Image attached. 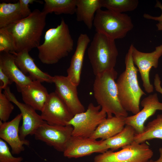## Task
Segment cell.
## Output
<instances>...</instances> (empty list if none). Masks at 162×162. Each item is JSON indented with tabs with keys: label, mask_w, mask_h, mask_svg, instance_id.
I'll list each match as a JSON object with an SVG mask.
<instances>
[{
	"label": "cell",
	"mask_w": 162,
	"mask_h": 162,
	"mask_svg": "<svg viewBox=\"0 0 162 162\" xmlns=\"http://www.w3.org/2000/svg\"><path fill=\"white\" fill-rule=\"evenodd\" d=\"M46 15L35 9L28 16L5 28L13 38L15 52H29L40 45Z\"/></svg>",
	"instance_id": "1"
},
{
	"label": "cell",
	"mask_w": 162,
	"mask_h": 162,
	"mask_svg": "<svg viewBox=\"0 0 162 162\" xmlns=\"http://www.w3.org/2000/svg\"><path fill=\"white\" fill-rule=\"evenodd\" d=\"M44 38L43 43L37 48L39 59L44 64H56L73 49L74 40L63 18L57 26L46 32Z\"/></svg>",
	"instance_id": "2"
},
{
	"label": "cell",
	"mask_w": 162,
	"mask_h": 162,
	"mask_svg": "<svg viewBox=\"0 0 162 162\" xmlns=\"http://www.w3.org/2000/svg\"><path fill=\"white\" fill-rule=\"evenodd\" d=\"M124 62L125 70L119 75L116 82L118 96L123 108L134 115L140 111V99L146 94L138 82V70L133 60L132 44L126 55Z\"/></svg>",
	"instance_id": "3"
},
{
	"label": "cell",
	"mask_w": 162,
	"mask_h": 162,
	"mask_svg": "<svg viewBox=\"0 0 162 162\" xmlns=\"http://www.w3.org/2000/svg\"><path fill=\"white\" fill-rule=\"evenodd\" d=\"M117 73L115 69L95 76L93 85L94 95L98 105L106 112L107 117H126L128 113L119 100L116 82Z\"/></svg>",
	"instance_id": "4"
},
{
	"label": "cell",
	"mask_w": 162,
	"mask_h": 162,
	"mask_svg": "<svg viewBox=\"0 0 162 162\" xmlns=\"http://www.w3.org/2000/svg\"><path fill=\"white\" fill-rule=\"evenodd\" d=\"M115 40L100 33L94 34L88 55L95 76L114 68L118 55Z\"/></svg>",
	"instance_id": "5"
},
{
	"label": "cell",
	"mask_w": 162,
	"mask_h": 162,
	"mask_svg": "<svg viewBox=\"0 0 162 162\" xmlns=\"http://www.w3.org/2000/svg\"><path fill=\"white\" fill-rule=\"evenodd\" d=\"M93 26L96 32L114 40L125 37L134 26L128 15L101 9L96 12Z\"/></svg>",
	"instance_id": "6"
},
{
	"label": "cell",
	"mask_w": 162,
	"mask_h": 162,
	"mask_svg": "<svg viewBox=\"0 0 162 162\" xmlns=\"http://www.w3.org/2000/svg\"><path fill=\"white\" fill-rule=\"evenodd\" d=\"M122 148L117 152L110 150L100 153L94 157V162H147L153 155L152 150L145 142H134Z\"/></svg>",
	"instance_id": "7"
},
{
	"label": "cell",
	"mask_w": 162,
	"mask_h": 162,
	"mask_svg": "<svg viewBox=\"0 0 162 162\" xmlns=\"http://www.w3.org/2000/svg\"><path fill=\"white\" fill-rule=\"evenodd\" d=\"M106 116V112L100 106L91 103L86 111L75 115L67 125L73 127L72 136L90 137Z\"/></svg>",
	"instance_id": "8"
},
{
	"label": "cell",
	"mask_w": 162,
	"mask_h": 162,
	"mask_svg": "<svg viewBox=\"0 0 162 162\" xmlns=\"http://www.w3.org/2000/svg\"><path fill=\"white\" fill-rule=\"evenodd\" d=\"M73 130L70 125H50L46 122L38 128L34 135L36 140L63 152L72 136Z\"/></svg>",
	"instance_id": "9"
},
{
	"label": "cell",
	"mask_w": 162,
	"mask_h": 162,
	"mask_svg": "<svg viewBox=\"0 0 162 162\" xmlns=\"http://www.w3.org/2000/svg\"><path fill=\"white\" fill-rule=\"evenodd\" d=\"M132 55L140 72L145 90L147 93H152L154 86L150 82V72L152 67L156 68L158 66L159 59L162 56V44L156 47L153 51L147 53L138 50L132 44Z\"/></svg>",
	"instance_id": "10"
},
{
	"label": "cell",
	"mask_w": 162,
	"mask_h": 162,
	"mask_svg": "<svg viewBox=\"0 0 162 162\" xmlns=\"http://www.w3.org/2000/svg\"><path fill=\"white\" fill-rule=\"evenodd\" d=\"M41 112L42 119L50 125H67L74 116L55 92L49 94Z\"/></svg>",
	"instance_id": "11"
},
{
	"label": "cell",
	"mask_w": 162,
	"mask_h": 162,
	"mask_svg": "<svg viewBox=\"0 0 162 162\" xmlns=\"http://www.w3.org/2000/svg\"><path fill=\"white\" fill-rule=\"evenodd\" d=\"M4 90V93L8 99L15 104L20 111L22 122L20 128V136L22 140H25L27 136L34 135L38 128L46 122L32 107L18 100L10 91L9 86Z\"/></svg>",
	"instance_id": "12"
},
{
	"label": "cell",
	"mask_w": 162,
	"mask_h": 162,
	"mask_svg": "<svg viewBox=\"0 0 162 162\" xmlns=\"http://www.w3.org/2000/svg\"><path fill=\"white\" fill-rule=\"evenodd\" d=\"M53 83L55 93L74 115L85 111L78 97L77 86L67 76L55 75L53 76Z\"/></svg>",
	"instance_id": "13"
},
{
	"label": "cell",
	"mask_w": 162,
	"mask_h": 162,
	"mask_svg": "<svg viewBox=\"0 0 162 162\" xmlns=\"http://www.w3.org/2000/svg\"><path fill=\"white\" fill-rule=\"evenodd\" d=\"M107 150L104 140L72 136L63 153L65 157L77 158L94 153H103Z\"/></svg>",
	"instance_id": "14"
},
{
	"label": "cell",
	"mask_w": 162,
	"mask_h": 162,
	"mask_svg": "<svg viewBox=\"0 0 162 162\" xmlns=\"http://www.w3.org/2000/svg\"><path fill=\"white\" fill-rule=\"evenodd\" d=\"M142 109L137 113L125 118L126 125L130 126L135 130L136 134L143 131L145 123L157 110L162 111V102H160L157 93L151 94L144 98L140 102Z\"/></svg>",
	"instance_id": "15"
},
{
	"label": "cell",
	"mask_w": 162,
	"mask_h": 162,
	"mask_svg": "<svg viewBox=\"0 0 162 162\" xmlns=\"http://www.w3.org/2000/svg\"><path fill=\"white\" fill-rule=\"evenodd\" d=\"M22 118L20 113L10 121H0V138L9 145L14 154H20L25 150L24 145H30L29 141L22 140L20 136L19 125Z\"/></svg>",
	"instance_id": "16"
},
{
	"label": "cell",
	"mask_w": 162,
	"mask_h": 162,
	"mask_svg": "<svg viewBox=\"0 0 162 162\" xmlns=\"http://www.w3.org/2000/svg\"><path fill=\"white\" fill-rule=\"evenodd\" d=\"M10 53L13 54L14 62L17 67L24 74H28V76L33 81H38L41 83H53V76L40 70L29 55V52L23 51Z\"/></svg>",
	"instance_id": "17"
},
{
	"label": "cell",
	"mask_w": 162,
	"mask_h": 162,
	"mask_svg": "<svg viewBox=\"0 0 162 162\" xmlns=\"http://www.w3.org/2000/svg\"><path fill=\"white\" fill-rule=\"evenodd\" d=\"M90 42V39L87 34L82 33L80 35L76 50L67 70V76L77 86L80 83L84 55Z\"/></svg>",
	"instance_id": "18"
},
{
	"label": "cell",
	"mask_w": 162,
	"mask_h": 162,
	"mask_svg": "<svg viewBox=\"0 0 162 162\" xmlns=\"http://www.w3.org/2000/svg\"><path fill=\"white\" fill-rule=\"evenodd\" d=\"M40 82L33 81L30 84L22 87H16L21 94L24 103L35 110L41 111L49 96L46 88Z\"/></svg>",
	"instance_id": "19"
},
{
	"label": "cell",
	"mask_w": 162,
	"mask_h": 162,
	"mask_svg": "<svg viewBox=\"0 0 162 162\" xmlns=\"http://www.w3.org/2000/svg\"><path fill=\"white\" fill-rule=\"evenodd\" d=\"M0 68L12 82L15 83L16 87L26 86L33 81L17 67L14 62V56L11 53L0 52Z\"/></svg>",
	"instance_id": "20"
},
{
	"label": "cell",
	"mask_w": 162,
	"mask_h": 162,
	"mask_svg": "<svg viewBox=\"0 0 162 162\" xmlns=\"http://www.w3.org/2000/svg\"><path fill=\"white\" fill-rule=\"evenodd\" d=\"M125 117L114 116L106 118L98 125L90 138L105 140L115 136L121 132L125 126Z\"/></svg>",
	"instance_id": "21"
},
{
	"label": "cell",
	"mask_w": 162,
	"mask_h": 162,
	"mask_svg": "<svg viewBox=\"0 0 162 162\" xmlns=\"http://www.w3.org/2000/svg\"><path fill=\"white\" fill-rule=\"evenodd\" d=\"M101 7V0H76L75 13L76 20L83 22L91 30L96 12Z\"/></svg>",
	"instance_id": "22"
},
{
	"label": "cell",
	"mask_w": 162,
	"mask_h": 162,
	"mask_svg": "<svg viewBox=\"0 0 162 162\" xmlns=\"http://www.w3.org/2000/svg\"><path fill=\"white\" fill-rule=\"evenodd\" d=\"M23 18L19 1L14 3L0 4V28H6Z\"/></svg>",
	"instance_id": "23"
},
{
	"label": "cell",
	"mask_w": 162,
	"mask_h": 162,
	"mask_svg": "<svg viewBox=\"0 0 162 162\" xmlns=\"http://www.w3.org/2000/svg\"><path fill=\"white\" fill-rule=\"evenodd\" d=\"M136 132L133 127L125 125L123 130L115 136L104 140L106 148L112 151L118 150L134 142Z\"/></svg>",
	"instance_id": "24"
},
{
	"label": "cell",
	"mask_w": 162,
	"mask_h": 162,
	"mask_svg": "<svg viewBox=\"0 0 162 162\" xmlns=\"http://www.w3.org/2000/svg\"><path fill=\"white\" fill-rule=\"evenodd\" d=\"M154 139L162 140V114L158 115L156 118L149 122L142 133L135 134L134 140L140 144Z\"/></svg>",
	"instance_id": "25"
},
{
	"label": "cell",
	"mask_w": 162,
	"mask_h": 162,
	"mask_svg": "<svg viewBox=\"0 0 162 162\" xmlns=\"http://www.w3.org/2000/svg\"><path fill=\"white\" fill-rule=\"evenodd\" d=\"M44 2L42 11L47 15L52 13L57 15L75 13L76 0H44Z\"/></svg>",
	"instance_id": "26"
},
{
	"label": "cell",
	"mask_w": 162,
	"mask_h": 162,
	"mask_svg": "<svg viewBox=\"0 0 162 162\" xmlns=\"http://www.w3.org/2000/svg\"><path fill=\"white\" fill-rule=\"evenodd\" d=\"M102 7L113 12L123 13L134 10L137 8V0H101Z\"/></svg>",
	"instance_id": "27"
},
{
	"label": "cell",
	"mask_w": 162,
	"mask_h": 162,
	"mask_svg": "<svg viewBox=\"0 0 162 162\" xmlns=\"http://www.w3.org/2000/svg\"><path fill=\"white\" fill-rule=\"evenodd\" d=\"M2 90L0 89V121L4 122L9 119L14 106Z\"/></svg>",
	"instance_id": "28"
},
{
	"label": "cell",
	"mask_w": 162,
	"mask_h": 162,
	"mask_svg": "<svg viewBox=\"0 0 162 162\" xmlns=\"http://www.w3.org/2000/svg\"><path fill=\"white\" fill-rule=\"evenodd\" d=\"M0 52H15L13 38L5 28H0Z\"/></svg>",
	"instance_id": "29"
},
{
	"label": "cell",
	"mask_w": 162,
	"mask_h": 162,
	"mask_svg": "<svg viewBox=\"0 0 162 162\" xmlns=\"http://www.w3.org/2000/svg\"><path fill=\"white\" fill-rule=\"evenodd\" d=\"M10 150L6 142L0 139V162H22L21 157H15Z\"/></svg>",
	"instance_id": "30"
},
{
	"label": "cell",
	"mask_w": 162,
	"mask_h": 162,
	"mask_svg": "<svg viewBox=\"0 0 162 162\" xmlns=\"http://www.w3.org/2000/svg\"><path fill=\"white\" fill-rule=\"evenodd\" d=\"M18 1L20 3L21 11L23 18L29 16L32 12L29 8V4H33L35 2L42 3L40 1L35 0H20Z\"/></svg>",
	"instance_id": "31"
},
{
	"label": "cell",
	"mask_w": 162,
	"mask_h": 162,
	"mask_svg": "<svg viewBox=\"0 0 162 162\" xmlns=\"http://www.w3.org/2000/svg\"><path fill=\"white\" fill-rule=\"evenodd\" d=\"M155 7L158 8L161 10L162 13L160 16H154L148 14H145L143 15V17L147 19L158 21L159 22L158 23L162 24V4L159 1H157Z\"/></svg>",
	"instance_id": "32"
},
{
	"label": "cell",
	"mask_w": 162,
	"mask_h": 162,
	"mask_svg": "<svg viewBox=\"0 0 162 162\" xmlns=\"http://www.w3.org/2000/svg\"><path fill=\"white\" fill-rule=\"evenodd\" d=\"M0 80L2 81V84L0 86V89L4 90L11 84L12 82L9 78L2 71L0 68Z\"/></svg>",
	"instance_id": "33"
},
{
	"label": "cell",
	"mask_w": 162,
	"mask_h": 162,
	"mask_svg": "<svg viewBox=\"0 0 162 162\" xmlns=\"http://www.w3.org/2000/svg\"><path fill=\"white\" fill-rule=\"evenodd\" d=\"M154 84L155 90L161 94L162 96V87L161 86V81L158 74H156L155 76Z\"/></svg>",
	"instance_id": "34"
},
{
	"label": "cell",
	"mask_w": 162,
	"mask_h": 162,
	"mask_svg": "<svg viewBox=\"0 0 162 162\" xmlns=\"http://www.w3.org/2000/svg\"><path fill=\"white\" fill-rule=\"evenodd\" d=\"M159 152L160 154L159 158L155 160H153L152 162H162V147L159 148Z\"/></svg>",
	"instance_id": "35"
},
{
	"label": "cell",
	"mask_w": 162,
	"mask_h": 162,
	"mask_svg": "<svg viewBox=\"0 0 162 162\" xmlns=\"http://www.w3.org/2000/svg\"><path fill=\"white\" fill-rule=\"evenodd\" d=\"M156 25L158 30L162 31V24L158 23Z\"/></svg>",
	"instance_id": "36"
},
{
	"label": "cell",
	"mask_w": 162,
	"mask_h": 162,
	"mask_svg": "<svg viewBox=\"0 0 162 162\" xmlns=\"http://www.w3.org/2000/svg\"><path fill=\"white\" fill-rule=\"evenodd\" d=\"M152 161H153V160L150 159L147 162H152Z\"/></svg>",
	"instance_id": "37"
},
{
	"label": "cell",
	"mask_w": 162,
	"mask_h": 162,
	"mask_svg": "<svg viewBox=\"0 0 162 162\" xmlns=\"http://www.w3.org/2000/svg\"><path fill=\"white\" fill-rule=\"evenodd\" d=\"M24 162H28L27 161H24Z\"/></svg>",
	"instance_id": "38"
}]
</instances>
